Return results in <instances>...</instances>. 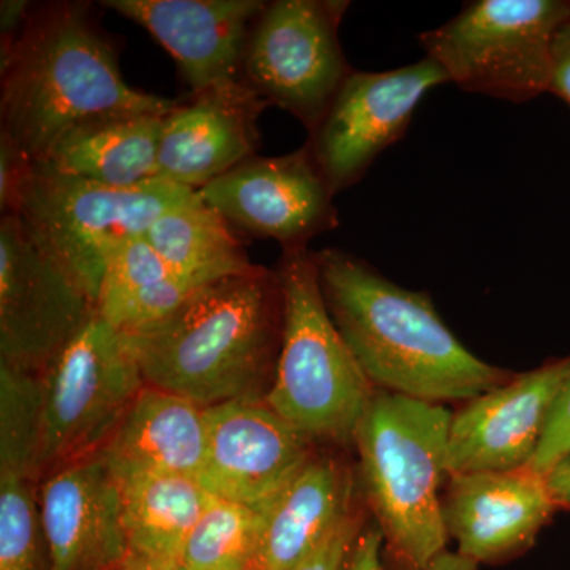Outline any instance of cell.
<instances>
[{"label": "cell", "instance_id": "cell-8", "mask_svg": "<svg viewBox=\"0 0 570 570\" xmlns=\"http://www.w3.org/2000/svg\"><path fill=\"white\" fill-rule=\"evenodd\" d=\"M40 384L41 479L99 453L145 389L122 333L97 313L41 371Z\"/></svg>", "mask_w": 570, "mask_h": 570}, {"label": "cell", "instance_id": "cell-22", "mask_svg": "<svg viewBox=\"0 0 570 570\" xmlns=\"http://www.w3.org/2000/svg\"><path fill=\"white\" fill-rule=\"evenodd\" d=\"M118 483L127 558L137 560H179L184 542L216 498L197 479L183 475H140Z\"/></svg>", "mask_w": 570, "mask_h": 570}, {"label": "cell", "instance_id": "cell-33", "mask_svg": "<svg viewBox=\"0 0 570 570\" xmlns=\"http://www.w3.org/2000/svg\"><path fill=\"white\" fill-rule=\"evenodd\" d=\"M33 3L26 0H2L0 3V29H2V47L9 45L24 22L28 21Z\"/></svg>", "mask_w": 570, "mask_h": 570}, {"label": "cell", "instance_id": "cell-25", "mask_svg": "<svg viewBox=\"0 0 570 570\" xmlns=\"http://www.w3.org/2000/svg\"><path fill=\"white\" fill-rule=\"evenodd\" d=\"M40 374L0 365V472L40 475Z\"/></svg>", "mask_w": 570, "mask_h": 570}, {"label": "cell", "instance_id": "cell-15", "mask_svg": "<svg viewBox=\"0 0 570 570\" xmlns=\"http://www.w3.org/2000/svg\"><path fill=\"white\" fill-rule=\"evenodd\" d=\"M269 104L246 81L190 94L165 116L157 179L195 190L257 153L258 119Z\"/></svg>", "mask_w": 570, "mask_h": 570}, {"label": "cell", "instance_id": "cell-10", "mask_svg": "<svg viewBox=\"0 0 570 570\" xmlns=\"http://www.w3.org/2000/svg\"><path fill=\"white\" fill-rule=\"evenodd\" d=\"M97 313L96 302L17 214L0 220V365L40 374Z\"/></svg>", "mask_w": 570, "mask_h": 570}, {"label": "cell", "instance_id": "cell-21", "mask_svg": "<svg viewBox=\"0 0 570 570\" xmlns=\"http://www.w3.org/2000/svg\"><path fill=\"white\" fill-rule=\"evenodd\" d=\"M165 116L127 112L80 124L63 135L41 165L116 189L151 183L157 179Z\"/></svg>", "mask_w": 570, "mask_h": 570}, {"label": "cell", "instance_id": "cell-36", "mask_svg": "<svg viewBox=\"0 0 570 570\" xmlns=\"http://www.w3.org/2000/svg\"><path fill=\"white\" fill-rule=\"evenodd\" d=\"M119 570H190L179 560L170 561H148L137 560V558H127Z\"/></svg>", "mask_w": 570, "mask_h": 570}, {"label": "cell", "instance_id": "cell-24", "mask_svg": "<svg viewBox=\"0 0 570 570\" xmlns=\"http://www.w3.org/2000/svg\"><path fill=\"white\" fill-rule=\"evenodd\" d=\"M264 515L214 498L184 542L179 561L190 570H254Z\"/></svg>", "mask_w": 570, "mask_h": 570}, {"label": "cell", "instance_id": "cell-18", "mask_svg": "<svg viewBox=\"0 0 570 570\" xmlns=\"http://www.w3.org/2000/svg\"><path fill=\"white\" fill-rule=\"evenodd\" d=\"M51 570H118L127 558L121 490L100 453L41 479Z\"/></svg>", "mask_w": 570, "mask_h": 570}, {"label": "cell", "instance_id": "cell-27", "mask_svg": "<svg viewBox=\"0 0 570 570\" xmlns=\"http://www.w3.org/2000/svg\"><path fill=\"white\" fill-rule=\"evenodd\" d=\"M175 276L181 275L156 253L145 235L130 239L108 262L97 295V314L108 318L134 296Z\"/></svg>", "mask_w": 570, "mask_h": 570}, {"label": "cell", "instance_id": "cell-14", "mask_svg": "<svg viewBox=\"0 0 570 570\" xmlns=\"http://www.w3.org/2000/svg\"><path fill=\"white\" fill-rule=\"evenodd\" d=\"M569 376L566 358L466 401L450 420L449 478L530 466Z\"/></svg>", "mask_w": 570, "mask_h": 570}, {"label": "cell", "instance_id": "cell-2", "mask_svg": "<svg viewBox=\"0 0 570 570\" xmlns=\"http://www.w3.org/2000/svg\"><path fill=\"white\" fill-rule=\"evenodd\" d=\"M279 276L264 266L200 285L163 321L122 333L148 387L204 407L265 400L283 341Z\"/></svg>", "mask_w": 570, "mask_h": 570}, {"label": "cell", "instance_id": "cell-26", "mask_svg": "<svg viewBox=\"0 0 570 570\" xmlns=\"http://www.w3.org/2000/svg\"><path fill=\"white\" fill-rule=\"evenodd\" d=\"M39 485L32 475L0 472V570H51Z\"/></svg>", "mask_w": 570, "mask_h": 570}, {"label": "cell", "instance_id": "cell-23", "mask_svg": "<svg viewBox=\"0 0 570 570\" xmlns=\"http://www.w3.org/2000/svg\"><path fill=\"white\" fill-rule=\"evenodd\" d=\"M146 239L179 275L198 284L246 275L250 264L232 225L195 193L154 220Z\"/></svg>", "mask_w": 570, "mask_h": 570}, {"label": "cell", "instance_id": "cell-19", "mask_svg": "<svg viewBox=\"0 0 570 570\" xmlns=\"http://www.w3.org/2000/svg\"><path fill=\"white\" fill-rule=\"evenodd\" d=\"M206 441V407L145 385L99 453L116 480L140 475L198 480Z\"/></svg>", "mask_w": 570, "mask_h": 570}, {"label": "cell", "instance_id": "cell-32", "mask_svg": "<svg viewBox=\"0 0 570 570\" xmlns=\"http://www.w3.org/2000/svg\"><path fill=\"white\" fill-rule=\"evenodd\" d=\"M550 92L570 105V22L562 26L554 40Z\"/></svg>", "mask_w": 570, "mask_h": 570}, {"label": "cell", "instance_id": "cell-34", "mask_svg": "<svg viewBox=\"0 0 570 570\" xmlns=\"http://www.w3.org/2000/svg\"><path fill=\"white\" fill-rule=\"evenodd\" d=\"M546 479L557 508L570 510V453L558 461Z\"/></svg>", "mask_w": 570, "mask_h": 570}, {"label": "cell", "instance_id": "cell-13", "mask_svg": "<svg viewBox=\"0 0 570 570\" xmlns=\"http://www.w3.org/2000/svg\"><path fill=\"white\" fill-rule=\"evenodd\" d=\"M206 455L198 482L209 493L264 512L316 453V442L265 400L206 407Z\"/></svg>", "mask_w": 570, "mask_h": 570}, {"label": "cell", "instance_id": "cell-4", "mask_svg": "<svg viewBox=\"0 0 570 570\" xmlns=\"http://www.w3.org/2000/svg\"><path fill=\"white\" fill-rule=\"evenodd\" d=\"M452 412L376 392L356 428L360 480L390 551L406 570H425L448 547L441 485Z\"/></svg>", "mask_w": 570, "mask_h": 570}, {"label": "cell", "instance_id": "cell-17", "mask_svg": "<svg viewBox=\"0 0 570 570\" xmlns=\"http://www.w3.org/2000/svg\"><path fill=\"white\" fill-rule=\"evenodd\" d=\"M137 22L178 63L190 94L245 81L243 58L261 0H104Z\"/></svg>", "mask_w": 570, "mask_h": 570}, {"label": "cell", "instance_id": "cell-31", "mask_svg": "<svg viewBox=\"0 0 570 570\" xmlns=\"http://www.w3.org/2000/svg\"><path fill=\"white\" fill-rule=\"evenodd\" d=\"M384 534L379 527H367L356 539L346 570H384L381 560Z\"/></svg>", "mask_w": 570, "mask_h": 570}, {"label": "cell", "instance_id": "cell-1", "mask_svg": "<svg viewBox=\"0 0 570 570\" xmlns=\"http://www.w3.org/2000/svg\"><path fill=\"white\" fill-rule=\"evenodd\" d=\"M0 58V134L32 164L47 163L80 124L127 112L165 116L178 104L126 81L118 47L88 2L33 6Z\"/></svg>", "mask_w": 570, "mask_h": 570}, {"label": "cell", "instance_id": "cell-35", "mask_svg": "<svg viewBox=\"0 0 570 570\" xmlns=\"http://www.w3.org/2000/svg\"><path fill=\"white\" fill-rule=\"evenodd\" d=\"M479 564L461 554L445 550L425 570H478Z\"/></svg>", "mask_w": 570, "mask_h": 570}, {"label": "cell", "instance_id": "cell-16", "mask_svg": "<svg viewBox=\"0 0 570 570\" xmlns=\"http://www.w3.org/2000/svg\"><path fill=\"white\" fill-rule=\"evenodd\" d=\"M558 508L547 479L530 468L450 475L442 515L456 553L498 564L534 543Z\"/></svg>", "mask_w": 570, "mask_h": 570}, {"label": "cell", "instance_id": "cell-37", "mask_svg": "<svg viewBox=\"0 0 570 570\" xmlns=\"http://www.w3.org/2000/svg\"><path fill=\"white\" fill-rule=\"evenodd\" d=\"M119 570V569H118Z\"/></svg>", "mask_w": 570, "mask_h": 570}, {"label": "cell", "instance_id": "cell-5", "mask_svg": "<svg viewBox=\"0 0 570 570\" xmlns=\"http://www.w3.org/2000/svg\"><path fill=\"white\" fill-rule=\"evenodd\" d=\"M276 273L284 299L283 341L265 401L316 444L354 445L377 390L326 309L313 250L283 249Z\"/></svg>", "mask_w": 570, "mask_h": 570}, {"label": "cell", "instance_id": "cell-3", "mask_svg": "<svg viewBox=\"0 0 570 570\" xmlns=\"http://www.w3.org/2000/svg\"><path fill=\"white\" fill-rule=\"evenodd\" d=\"M314 257L326 309L379 392L442 404L474 400L512 379L469 352L426 294L341 249Z\"/></svg>", "mask_w": 570, "mask_h": 570}, {"label": "cell", "instance_id": "cell-28", "mask_svg": "<svg viewBox=\"0 0 570 570\" xmlns=\"http://www.w3.org/2000/svg\"><path fill=\"white\" fill-rule=\"evenodd\" d=\"M365 528V512L356 505L325 542L287 570H346L351 551Z\"/></svg>", "mask_w": 570, "mask_h": 570}, {"label": "cell", "instance_id": "cell-29", "mask_svg": "<svg viewBox=\"0 0 570 570\" xmlns=\"http://www.w3.org/2000/svg\"><path fill=\"white\" fill-rule=\"evenodd\" d=\"M570 453V376L562 387L557 403L551 409L549 422L543 431L538 452L530 468L535 474H547L557 466L558 461Z\"/></svg>", "mask_w": 570, "mask_h": 570}, {"label": "cell", "instance_id": "cell-12", "mask_svg": "<svg viewBox=\"0 0 570 570\" xmlns=\"http://www.w3.org/2000/svg\"><path fill=\"white\" fill-rule=\"evenodd\" d=\"M228 224L283 249L305 247L340 217L309 145L279 157L254 156L197 190Z\"/></svg>", "mask_w": 570, "mask_h": 570}, {"label": "cell", "instance_id": "cell-9", "mask_svg": "<svg viewBox=\"0 0 570 570\" xmlns=\"http://www.w3.org/2000/svg\"><path fill=\"white\" fill-rule=\"evenodd\" d=\"M347 9L341 0H276L266 3L247 37L243 78L309 132L354 71L337 32Z\"/></svg>", "mask_w": 570, "mask_h": 570}, {"label": "cell", "instance_id": "cell-11", "mask_svg": "<svg viewBox=\"0 0 570 570\" xmlns=\"http://www.w3.org/2000/svg\"><path fill=\"white\" fill-rule=\"evenodd\" d=\"M444 82L448 75L430 58L395 70L352 71L307 141L332 193L358 183L404 137L423 96Z\"/></svg>", "mask_w": 570, "mask_h": 570}, {"label": "cell", "instance_id": "cell-7", "mask_svg": "<svg viewBox=\"0 0 570 570\" xmlns=\"http://www.w3.org/2000/svg\"><path fill=\"white\" fill-rule=\"evenodd\" d=\"M568 22L570 2L479 0L419 43L464 91L527 102L550 92L554 40Z\"/></svg>", "mask_w": 570, "mask_h": 570}, {"label": "cell", "instance_id": "cell-30", "mask_svg": "<svg viewBox=\"0 0 570 570\" xmlns=\"http://www.w3.org/2000/svg\"><path fill=\"white\" fill-rule=\"evenodd\" d=\"M31 164L6 135L0 134V209L2 214H9L13 208L18 187Z\"/></svg>", "mask_w": 570, "mask_h": 570}, {"label": "cell", "instance_id": "cell-20", "mask_svg": "<svg viewBox=\"0 0 570 570\" xmlns=\"http://www.w3.org/2000/svg\"><path fill=\"white\" fill-rule=\"evenodd\" d=\"M354 475L340 459L314 453L262 512L254 570H287L325 542L351 515Z\"/></svg>", "mask_w": 570, "mask_h": 570}, {"label": "cell", "instance_id": "cell-6", "mask_svg": "<svg viewBox=\"0 0 570 570\" xmlns=\"http://www.w3.org/2000/svg\"><path fill=\"white\" fill-rule=\"evenodd\" d=\"M194 194L160 179L116 189L31 164L9 214L20 217L37 243L97 303L112 254L146 235L157 217Z\"/></svg>", "mask_w": 570, "mask_h": 570}]
</instances>
